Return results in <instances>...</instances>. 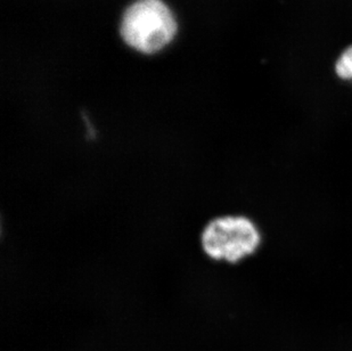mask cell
<instances>
[{"label": "cell", "instance_id": "6da1fadb", "mask_svg": "<svg viewBox=\"0 0 352 351\" xmlns=\"http://www.w3.org/2000/svg\"><path fill=\"white\" fill-rule=\"evenodd\" d=\"M177 21L162 0H137L123 14L120 34L140 53L155 54L168 46L177 34Z\"/></svg>", "mask_w": 352, "mask_h": 351}, {"label": "cell", "instance_id": "7a4b0ae2", "mask_svg": "<svg viewBox=\"0 0 352 351\" xmlns=\"http://www.w3.org/2000/svg\"><path fill=\"white\" fill-rule=\"evenodd\" d=\"M263 242L256 222L245 215H220L201 232V248L214 262L236 265L254 255Z\"/></svg>", "mask_w": 352, "mask_h": 351}, {"label": "cell", "instance_id": "3957f363", "mask_svg": "<svg viewBox=\"0 0 352 351\" xmlns=\"http://www.w3.org/2000/svg\"><path fill=\"white\" fill-rule=\"evenodd\" d=\"M336 73L340 79L352 80V46L343 50L336 61Z\"/></svg>", "mask_w": 352, "mask_h": 351}]
</instances>
